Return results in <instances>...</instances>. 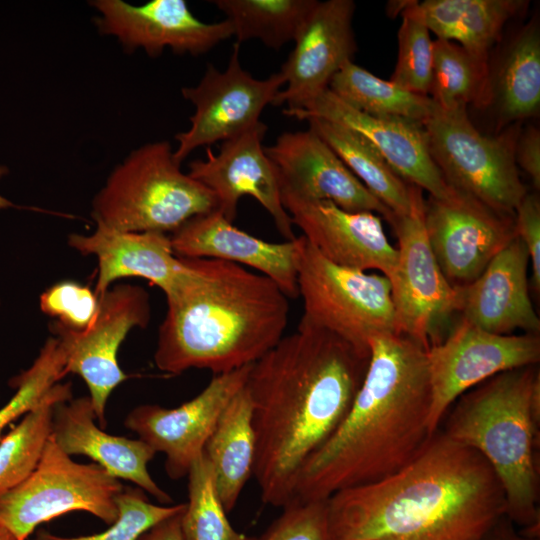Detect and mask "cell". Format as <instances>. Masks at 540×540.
I'll return each mask as SVG.
<instances>
[{"label": "cell", "instance_id": "32", "mask_svg": "<svg viewBox=\"0 0 540 540\" xmlns=\"http://www.w3.org/2000/svg\"><path fill=\"white\" fill-rule=\"evenodd\" d=\"M316 0H215L236 43L256 39L273 49L294 41Z\"/></svg>", "mask_w": 540, "mask_h": 540}, {"label": "cell", "instance_id": "35", "mask_svg": "<svg viewBox=\"0 0 540 540\" xmlns=\"http://www.w3.org/2000/svg\"><path fill=\"white\" fill-rule=\"evenodd\" d=\"M66 374L60 344L56 338H49L32 366L10 382L17 390L0 408V439L8 425L34 409Z\"/></svg>", "mask_w": 540, "mask_h": 540}, {"label": "cell", "instance_id": "10", "mask_svg": "<svg viewBox=\"0 0 540 540\" xmlns=\"http://www.w3.org/2000/svg\"><path fill=\"white\" fill-rule=\"evenodd\" d=\"M423 190L411 185V206L389 223L398 240L397 264L390 279L396 331L426 349L440 343L458 315V290L431 250L424 224Z\"/></svg>", "mask_w": 540, "mask_h": 540}, {"label": "cell", "instance_id": "3", "mask_svg": "<svg viewBox=\"0 0 540 540\" xmlns=\"http://www.w3.org/2000/svg\"><path fill=\"white\" fill-rule=\"evenodd\" d=\"M362 384L345 419L302 466L294 501L382 480L410 463L432 437L427 349L399 333L369 341Z\"/></svg>", "mask_w": 540, "mask_h": 540}, {"label": "cell", "instance_id": "16", "mask_svg": "<svg viewBox=\"0 0 540 540\" xmlns=\"http://www.w3.org/2000/svg\"><path fill=\"white\" fill-rule=\"evenodd\" d=\"M266 131L260 121L222 142L217 153L207 147L206 158L192 161L188 175L213 193L216 210L230 222L240 199L251 196L271 215L278 232L293 240L292 220L282 200V179L262 144Z\"/></svg>", "mask_w": 540, "mask_h": 540}, {"label": "cell", "instance_id": "36", "mask_svg": "<svg viewBox=\"0 0 540 540\" xmlns=\"http://www.w3.org/2000/svg\"><path fill=\"white\" fill-rule=\"evenodd\" d=\"M118 518L100 533L63 537L38 529L31 540H138L158 522L183 511L186 503L157 505L151 503L138 487H124L117 499Z\"/></svg>", "mask_w": 540, "mask_h": 540}, {"label": "cell", "instance_id": "44", "mask_svg": "<svg viewBox=\"0 0 540 540\" xmlns=\"http://www.w3.org/2000/svg\"><path fill=\"white\" fill-rule=\"evenodd\" d=\"M0 540H21L8 526L0 521Z\"/></svg>", "mask_w": 540, "mask_h": 540}, {"label": "cell", "instance_id": "45", "mask_svg": "<svg viewBox=\"0 0 540 540\" xmlns=\"http://www.w3.org/2000/svg\"><path fill=\"white\" fill-rule=\"evenodd\" d=\"M8 172L7 168L4 166H0V177L3 176ZM9 207H16L12 202H10L8 199L0 195V210L9 208Z\"/></svg>", "mask_w": 540, "mask_h": 540}, {"label": "cell", "instance_id": "22", "mask_svg": "<svg viewBox=\"0 0 540 540\" xmlns=\"http://www.w3.org/2000/svg\"><path fill=\"white\" fill-rule=\"evenodd\" d=\"M177 257L217 259L247 266L271 279L288 298H297L298 237L267 242L235 227L216 209L197 215L170 237Z\"/></svg>", "mask_w": 540, "mask_h": 540}, {"label": "cell", "instance_id": "8", "mask_svg": "<svg viewBox=\"0 0 540 540\" xmlns=\"http://www.w3.org/2000/svg\"><path fill=\"white\" fill-rule=\"evenodd\" d=\"M298 246L302 319L367 353L372 337L397 332L391 283L386 276L338 266L302 235Z\"/></svg>", "mask_w": 540, "mask_h": 540}, {"label": "cell", "instance_id": "17", "mask_svg": "<svg viewBox=\"0 0 540 540\" xmlns=\"http://www.w3.org/2000/svg\"><path fill=\"white\" fill-rule=\"evenodd\" d=\"M283 113L300 120L321 118L345 126L368 141L405 182L443 197L450 186L431 157L421 122L391 115H371L350 106L329 89L301 109Z\"/></svg>", "mask_w": 540, "mask_h": 540}, {"label": "cell", "instance_id": "33", "mask_svg": "<svg viewBox=\"0 0 540 540\" xmlns=\"http://www.w3.org/2000/svg\"><path fill=\"white\" fill-rule=\"evenodd\" d=\"M489 60L481 59L459 44L435 39L429 97L442 110L485 107L488 92Z\"/></svg>", "mask_w": 540, "mask_h": 540}, {"label": "cell", "instance_id": "13", "mask_svg": "<svg viewBox=\"0 0 540 540\" xmlns=\"http://www.w3.org/2000/svg\"><path fill=\"white\" fill-rule=\"evenodd\" d=\"M424 224L431 250L451 285L474 281L516 236L515 214L499 212L450 186L425 199Z\"/></svg>", "mask_w": 540, "mask_h": 540}, {"label": "cell", "instance_id": "6", "mask_svg": "<svg viewBox=\"0 0 540 540\" xmlns=\"http://www.w3.org/2000/svg\"><path fill=\"white\" fill-rule=\"evenodd\" d=\"M216 209L213 193L183 173L169 142L134 150L93 200L96 223L128 232H174L189 219Z\"/></svg>", "mask_w": 540, "mask_h": 540}, {"label": "cell", "instance_id": "24", "mask_svg": "<svg viewBox=\"0 0 540 540\" xmlns=\"http://www.w3.org/2000/svg\"><path fill=\"white\" fill-rule=\"evenodd\" d=\"M95 420L89 396L58 402L53 407L51 436L67 455L89 457L113 477L132 482L162 505L170 504L171 496L148 471L155 450L139 438L108 434Z\"/></svg>", "mask_w": 540, "mask_h": 540}, {"label": "cell", "instance_id": "28", "mask_svg": "<svg viewBox=\"0 0 540 540\" xmlns=\"http://www.w3.org/2000/svg\"><path fill=\"white\" fill-rule=\"evenodd\" d=\"M203 455L209 462L217 496L229 513L253 476L256 438L246 386L229 402L208 438Z\"/></svg>", "mask_w": 540, "mask_h": 540}, {"label": "cell", "instance_id": "27", "mask_svg": "<svg viewBox=\"0 0 540 540\" xmlns=\"http://www.w3.org/2000/svg\"><path fill=\"white\" fill-rule=\"evenodd\" d=\"M493 107L499 128L519 124L540 108V30L532 19L507 45L497 67L490 68L485 107Z\"/></svg>", "mask_w": 540, "mask_h": 540}, {"label": "cell", "instance_id": "41", "mask_svg": "<svg viewBox=\"0 0 540 540\" xmlns=\"http://www.w3.org/2000/svg\"><path fill=\"white\" fill-rule=\"evenodd\" d=\"M514 157L517 167H520L531 179L535 189L540 188V132L530 126L520 131Z\"/></svg>", "mask_w": 540, "mask_h": 540}, {"label": "cell", "instance_id": "31", "mask_svg": "<svg viewBox=\"0 0 540 540\" xmlns=\"http://www.w3.org/2000/svg\"><path fill=\"white\" fill-rule=\"evenodd\" d=\"M70 399L71 384L57 383L43 401L0 439V498L35 470L51 436L53 407Z\"/></svg>", "mask_w": 540, "mask_h": 540}, {"label": "cell", "instance_id": "5", "mask_svg": "<svg viewBox=\"0 0 540 540\" xmlns=\"http://www.w3.org/2000/svg\"><path fill=\"white\" fill-rule=\"evenodd\" d=\"M456 401L442 432L484 457L504 490L508 519L539 536L538 366L499 373Z\"/></svg>", "mask_w": 540, "mask_h": 540}, {"label": "cell", "instance_id": "2", "mask_svg": "<svg viewBox=\"0 0 540 540\" xmlns=\"http://www.w3.org/2000/svg\"><path fill=\"white\" fill-rule=\"evenodd\" d=\"M328 540H482L506 516L484 457L439 429L394 474L326 500Z\"/></svg>", "mask_w": 540, "mask_h": 540}, {"label": "cell", "instance_id": "12", "mask_svg": "<svg viewBox=\"0 0 540 540\" xmlns=\"http://www.w3.org/2000/svg\"><path fill=\"white\" fill-rule=\"evenodd\" d=\"M150 316L147 291L120 284L99 297L96 318L88 328L77 331L57 321L50 324L65 357L66 373L79 375L87 384L101 429L106 427L105 409L111 393L129 377L119 366V347L132 328L146 327Z\"/></svg>", "mask_w": 540, "mask_h": 540}, {"label": "cell", "instance_id": "23", "mask_svg": "<svg viewBox=\"0 0 540 540\" xmlns=\"http://www.w3.org/2000/svg\"><path fill=\"white\" fill-rule=\"evenodd\" d=\"M527 248L516 236L471 283L456 287L460 319L494 334H539L540 319L529 294Z\"/></svg>", "mask_w": 540, "mask_h": 540}, {"label": "cell", "instance_id": "25", "mask_svg": "<svg viewBox=\"0 0 540 540\" xmlns=\"http://www.w3.org/2000/svg\"><path fill=\"white\" fill-rule=\"evenodd\" d=\"M68 244L83 255L96 256L98 297L114 281L128 277L145 279L167 294L186 268L185 260L174 254L166 233L119 231L97 223L90 235H70Z\"/></svg>", "mask_w": 540, "mask_h": 540}, {"label": "cell", "instance_id": "19", "mask_svg": "<svg viewBox=\"0 0 540 540\" xmlns=\"http://www.w3.org/2000/svg\"><path fill=\"white\" fill-rule=\"evenodd\" d=\"M282 200L292 224L328 261L359 271L376 269L389 280L392 278L398 253L378 214L351 212L329 201L302 199L285 188Z\"/></svg>", "mask_w": 540, "mask_h": 540}, {"label": "cell", "instance_id": "34", "mask_svg": "<svg viewBox=\"0 0 540 540\" xmlns=\"http://www.w3.org/2000/svg\"><path fill=\"white\" fill-rule=\"evenodd\" d=\"M187 477L188 502L181 516L185 540H258L238 532L229 522L203 454L193 462Z\"/></svg>", "mask_w": 540, "mask_h": 540}, {"label": "cell", "instance_id": "21", "mask_svg": "<svg viewBox=\"0 0 540 540\" xmlns=\"http://www.w3.org/2000/svg\"><path fill=\"white\" fill-rule=\"evenodd\" d=\"M265 151L279 170L282 188L298 197L329 201L351 212H373L388 222L392 218L391 211L311 129L284 132Z\"/></svg>", "mask_w": 540, "mask_h": 540}, {"label": "cell", "instance_id": "40", "mask_svg": "<svg viewBox=\"0 0 540 540\" xmlns=\"http://www.w3.org/2000/svg\"><path fill=\"white\" fill-rule=\"evenodd\" d=\"M517 236L523 242L530 257L532 286L540 292V200L536 193L527 192L515 209Z\"/></svg>", "mask_w": 540, "mask_h": 540}, {"label": "cell", "instance_id": "38", "mask_svg": "<svg viewBox=\"0 0 540 540\" xmlns=\"http://www.w3.org/2000/svg\"><path fill=\"white\" fill-rule=\"evenodd\" d=\"M99 297L89 286L72 281L54 284L40 297L41 310L62 326L81 331L95 320Z\"/></svg>", "mask_w": 540, "mask_h": 540}, {"label": "cell", "instance_id": "14", "mask_svg": "<svg viewBox=\"0 0 540 540\" xmlns=\"http://www.w3.org/2000/svg\"><path fill=\"white\" fill-rule=\"evenodd\" d=\"M284 85L280 72L256 79L243 69L240 44L235 43L225 70L209 65L196 86L182 89L195 112L190 128L175 136L174 160L181 164L196 148L224 142L260 122L263 110Z\"/></svg>", "mask_w": 540, "mask_h": 540}, {"label": "cell", "instance_id": "18", "mask_svg": "<svg viewBox=\"0 0 540 540\" xmlns=\"http://www.w3.org/2000/svg\"><path fill=\"white\" fill-rule=\"evenodd\" d=\"M352 0L317 1L281 67L285 80L273 105L301 109L328 89L331 79L356 52Z\"/></svg>", "mask_w": 540, "mask_h": 540}, {"label": "cell", "instance_id": "20", "mask_svg": "<svg viewBox=\"0 0 540 540\" xmlns=\"http://www.w3.org/2000/svg\"><path fill=\"white\" fill-rule=\"evenodd\" d=\"M102 14V33L115 35L129 48L142 47L158 56L165 47L175 53L204 54L233 36L228 20L205 23L196 18L184 0H153L132 6L120 0L92 2Z\"/></svg>", "mask_w": 540, "mask_h": 540}, {"label": "cell", "instance_id": "42", "mask_svg": "<svg viewBox=\"0 0 540 540\" xmlns=\"http://www.w3.org/2000/svg\"><path fill=\"white\" fill-rule=\"evenodd\" d=\"M183 511L158 522L142 533L138 540H185L181 528Z\"/></svg>", "mask_w": 540, "mask_h": 540}, {"label": "cell", "instance_id": "11", "mask_svg": "<svg viewBox=\"0 0 540 540\" xmlns=\"http://www.w3.org/2000/svg\"><path fill=\"white\" fill-rule=\"evenodd\" d=\"M539 360V334H494L459 319L443 341L427 349L430 432L439 429L451 405L471 388L499 373L537 365Z\"/></svg>", "mask_w": 540, "mask_h": 540}, {"label": "cell", "instance_id": "30", "mask_svg": "<svg viewBox=\"0 0 540 540\" xmlns=\"http://www.w3.org/2000/svg\"><path fill=\"white\" fill-rule=\"evenodd\" d=\"M328 89L350 106L371 115L426 120L436 104L429 96L413 93L383 80L348 61L331 79Z\"/></svg>", "mask_w": 540, "mask_h": 540}, {"label": "cell", "instance_id": "15", "mask_svg": "<svg viewBox=\"0 0 540 540\" xmlns=\"http://www.w3.org/2000/svg\"><path fill=\"white\" fill-rule=\"evenodd\" d=\"M251 365L213 375L198 395L178 407L137 406L128 413L124 425L156 453H164L166 473L173 480L181 479L203 454L226 406L245 387Z\"/></svg>", "mask_w": 540, "mask_h": 540}, {"label": "cell", "instance_id": "4", "mask_svg": "<svg viewBox=\"0 0 540 540\" xmlns=\"http://www.w3.org/2000/svg\"><path fill=\"white\" fill-rule=\"evenodd\" d=\"M183 259V275L165 294L154 353L160 371L227 373L253 364L284 336L289 298L271 279L232 262Z\"/></svg>", "mask_w": 540, "mask_h": 540}, {"label": "cell", "instance_id": "26", "mask_svg": "<svg viewBox=\"0 0 540 540\" xmlns=\"http://www.w3.org/2000/svg\"><path fill=\"white\" fill-rule=\"evenodd\" d=\"M394 4L396 12L407 11L430 31L455 42L471 54L489 60V51L506 23L527 6L523 0H425Z\"/></svg>", "mask_w": 540, "mask_h": 540}, {"label": "cell", "instance_id": "1", "mask_svg": "<svg viewBox=\"0 0 540 540\" xmlns=\"http://www.w3.org/2000/svg\"><path fill=\"white\" fill-rule=\"evenodd\" d=\"M370 352L306 320L254 362L246 389L256 438L253 476L263 503L294 501L298 474L335 433L364 379Z\"/></svg>", "mask_w": 540, "mask_h": 540}, {"label": "cell", "instance_id": "29", "mask_svg": "<svg viewBox=\"0 0 540 540\" xmlns=\"http://www.w3.org/2000/svg\"><path fill=\"white\" fill-rule=\"evenodd\" d=\"M307 121L309 129L330 146L393 216L409 211L411 184L398 176L368 141L355 131L325 119L309 118Z\"/></svg>", "mask_w": 540, "mask_h": 540}, {"label": "cell", "instance_id": "7", "mask_svg": "<svg viewBox=\"0 0 540 540\" xmlns=\"http://www.w3.org/2000/svg\"><path fill=\"white\" fill-rule=\"evenodd\" d=\"M422 124L431 157L449 186L514 215L528 192L514 157L519 124L487 136L472 124L467 109L445 111L437 105Z\"/></svg>", "mask_w": 540, "mask_h": 540}, {"label": "cell", "instance_id": "9", "mask_svg": "<svg viewBox=\"0 0 540 540\" xmlns=\"http://www.w3.org/2000/svg\"><path fill=\"white\" fill-rule=\"evenodd\" d=\"M123 489L98 464L74 461L50 436L35 470L0 498V521L21 540L40 524L70 512H87L111 525L118 518Z\"/></svg>", "mask_w": 540, "mask_h": 540}, {"label": "cell", "instance_id": "39", "mask_svg": "<svg viewBox=\"0 0 540 540\" xmlns=\"http://www.w3.org/2000/svg\"><path fill=\"white\" fill-rule=\"evenodd\" d=\"M258 540H328L325 501H293Z\"/></svg>", "mask_w": 540, "mask_h": 540}, {"label": "cell", "instance_id": "37", "mask_svg": "<svg viewBox=\"0 0 540 540\" xmlns=\"http://www.w3.org/2000/svg\"><path fill=\"white\" fill-rule=\"evenodd\" d=\"M398 55L390 81L413 93L429 96L433 68V41L428 28L415 16L401 11Z\"/></svg>", "mask_w": 540, "mask_h": 540}, {"label": "cell", "instance_id": "43", "mask_svg": "<svg viewBox=\"0 0 540 540\" xmlns=\"http://www.w3.org/2000/svg\"><path fill=\"white\" fill-rule=\"evenodd\" d=\"M482 540H539V536L516 530L507 516L503 517Z\"/></svg>", "mask_w": 540, "mask_h": 540}]
</instances>
